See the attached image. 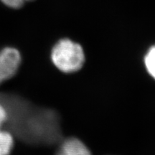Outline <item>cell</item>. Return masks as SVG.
I'll return each instance as SVG.
<instances>
[{"instance_id":"obj_1","label":"cell","mask_w":155,"mask_h":155,"mask_svg":"<svg viewBox=\"0 0 155 155\" xmlns=\"http://www.w3.org/2000/svg\"><path fill=\"white\" fill-rule=\"evenodd\" d=\"M12 114L17 131L25 141L52 145L62 140L61 118L55 110L38 108L24 100H17Z\"/></svg>"},{"instance_id":"obj_2","label":"cell","mask_w":155,"mask_h":155,"mask_svg":"<svg viewBox=\"0 0 155 155\" xmlns=\"http://www.w3.org/2000/svg\"><path fill=\"white\" fill-rule=\"evenodd\" d=\"M51 58L54 65L64 73L78 71L85 61L82 47L69 39H63L56 43L52 50Z\"/></svg>"},{"instance_id":"obj_3","label":"cell","mask_w":155,"mask_h":155,"mask_svg":"<svg viewBox=\"0 0 155 155\" xmlns=\"http://www.w3.org/2000/svg\"><path fill=\"white\" fill-rule=\"evenodd\" d=\"M21 61L20 53L14 48L7 47L0 51V84L16 74Z\"/></svg>"},{"instance_id":"obj_4","label":"cell","mask_w":155,"mask_h":155,"mask_svg":"<svg viewBox=\"0 0 155 155\" xmlns=\"http://www.w3.org/2000/svg\"><path fill=\"white\" fill-rule=\"evenodd\" d=\"M56 155H91L86 145L76 138H69L61 143Z\"/></svg>"},{"instance_id":"obj_5","label":"cell","mask_w":155,"mask_h":155,"mask_svg":"<svg viewBox=\"0 0 155 155\" xmlns=\"http://www.w3.org/2000/svg\"><path fill=\"white\" fill-rule=\"evenodd\" d=\"M14 146V138L9 131L0 129V155H9Z\"/></svg>"},{"instance_id":"obj_6","label":"cell","mask_w":155,"mask_h":155,"mask_svg":"<svg viewBox=\"0 0 155 155\" xmlns=\"http://www.w3.org/2000/svg\"><path fill=\"white\" fill-rule=\"evenodd\" d=\"M146 68L153 78L155 79V45L150 48L144 57Z\"/></svg>"},{"instance_id":"obj_7","label":"cell","mask_w":155,"mask_h":155,"mask_svg":"<svg viewBox=\"0 0 155 155\" xmlns=\"http://www.w3.org/2000/svg\"><path fill=\"white\" fill-rule=\"evenodd\" d=\"M9 111L6 104L0 101V128L8 120Z\"/></svg>"},{"instance_id":"obj_8","label":"cell","mask_w":155,"mask_h":155,"mask_svg":"<svg viewBox=\"0 0 155 155\" xmlns=\"http://www.w3.org/2000/svg\"><path fill=\"white\" fill-rule=\"evenodd\" d=\"M1 1L7 7L18 9L23 6L25 2L31 1V0H1Z\"/></svg>"}]
</instances>
